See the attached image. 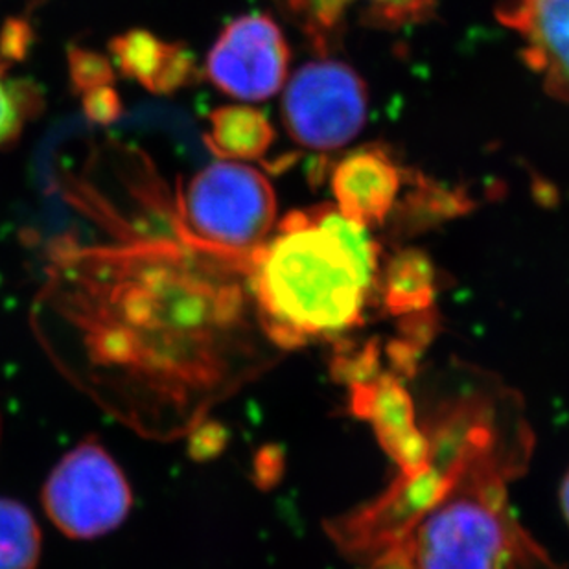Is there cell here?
Returning a JSON list of instances; mask_svg holds the SVG:
<instances>
[{"label":"cell","instance_id":"obj_13","mask_svg":"<svg viewBox=\"0 0 569 569\" xmlns=\"http://www.w3.org/2000/svg\"><path fill=\"white\" fill-rule=\"evenodd\" d=\"M386 299L395 312L425 307L433 293V269L419 251H402L387 266Z\"/></svg>","mask_w":569,"mask_h":569},{"label":"cell","instance_id":"obj_8","mask_svg":"<svg viewBox=\"0 0 569 569\" xmlns=\"http://www.w3.org/2000/svg\"><path fill=\"white\" fill-rule=\"evenodd\" d=\"M406 173L378 146L350 151L332 172V193L345 216L363 226H380L391 218Z\"/></svg>","mask_w":569,"mask_h":569},{"label":"cell","instance_id":"obj_15","mask_svg":"<svg viewBox=\"0 0 569 569\" xmlns=\"http://www.w3.org/2000/svg\"><path fill=\"white\" fill-rule=\"evenodd\" d=\"M437 0H356L361 19L372 27H409L428 19Z\"/></svg>","mask_w":569,"mask_h":569},{"label":"cell","instance_id":"obj_3","mask_svg":"<svg viewBox=\"0 0 569 569\" xmlns=\"http://www.w3.org/2000/svg\"><path fill=\"white\" fill-rule=\"evenodd\" d=\"M277 223V198L266 176L240 162H212L179 199V226L198 248L248 262Z\"/></svg>","mask_w":569,"mask_h":569},{"label":"cell","instance_id":"obj_18","mask_svg":"<svg viewBox=\"0 0 569 569\" xmlns=\"http://www.w3.org/2000/svg\"><path fill=\"white\" fill-rule=\"evenodd\" d=\"M83 106L89 119L100 124H109L119 119L120 100L111 83L109 86L92 87L86 91Z\"/></svg>","mask_w":569,"mask_h":569},{"label":"cell","instance_id":"obj_17","mask_svg":"<svg viewBox=\"0 0 569 569\" xmlns=\"http://www.w3.org/2000/svg\"><path fill=\"white\" fill-rule=\"evenodd\" d=\"M70 74L76 87L89 91L92 87L109 86L113 81V70L102 56L87 50H72Z\"/></svg>","mask_w":569,"mask_h":569},{"label":"cell","instance_id":"obj_19","mask_svg":"<svg viewBox=\"0 0 569 569\" xmlns=\"http://www.w3.org/2000/svg\"><path fill=\"white\" fill-rule=\"evenodd\" d=\"M227 442V433L216 422H204L193 431L189 441V453L196 461H209L218 456Z\"/></svg>","mask_w":569,"mask_h":569},{"label":"cell","instance_id":"obj_20","mask_svg":"<svg viewBox=\"0 0 569 569\" xmlns=\"http://www.w3.org/2000/svg\"><path fill=\"white\" fill-rule=\"evenodd\" d=\"M560 507H562V512H565V518L569 523V472L566 473V478L562 479V485H560Z\"/></svg>","mask_w":569,"mask_h":569},{"label":"cell","instance_id":"obj_6","mask_svg":"<svg viewBox=\"0 0 569 569\" xmlns=\"http://www.w3.org/2000/svg\"><path fill=\"white\" fill-rule=\"evenodd\" d=\"M290 49L268 16L251 13L227 24L207 56V76L220 91L246 102L274 97L284 86Z\"/></svg>","mask_w":569,"mask_h":569},{"label":"cell","instance_id":"obj_5","mask_svg":"<svg viewBox=\"0 0 569 569\" xmlns=\"http://www.w3.org/2000/svg\"><path fill=\"white\" fill-rule=\"evenodd\" d=\"M367 87L360 74L338 60L302 64L286 86L282 117L297 144L338 150L366 126Z\"/></svg>","mask_w":569,"mask_h":569},{"label":"cell","instance_id":"obj_12","mask_svg":"<svg viewBox=\"0 0 569 569\" xmlns=\"http://www.w3.org/2000/svg\"><path fill=\"white\" fill-rule=\"evenodd\" d=\"M41 559V531L32 512L19 501L0 498V569H36Z\"/></svg>","mask_w":569,"mask_h":569},{"label":"cell","instance_id":"obj_14","mask_svg":"<svg viewBox=\"0 0 569 569\" xmlns=\"http://www.w3.org/2000/svg\"><path fill=\"white\" fill-rule=\"evenodd\" d=\"M282 4L317 50H330L356 0H282Z\"/></svg>","mask_w":569,"mask_h":569},{"label":"cell","instance_id":"obj_7","mask_svg":"<svg viewBox=\"0 0 569 569\" xmlns=\"http://www.w3.org/2000/svg\"><path fill=\"white\" fill-rule=\"evenodd\" d=\"M498 19L520 39L543 89L569 103V0H501Z\"/></svg>","mask_w":569,"mask_h":569},{"label":"cell","instance_id":"obj_9","mask_svg":"<svg viewBox=\"0 0 569 569\" xmlns=\"http://www.w3.org/2000/svg\"><path fill=\"white\" fill-rule=\"evenodd\" d=\"M355 409L369 420L381 446L391 453L402 473L417 472L430 457V439L415 420L408 391L395 378L381 377L355 386Z\"/></svg>","mask_w":569,"mask_h":569},{"label":"cell","instance_id":"obj_1","mask_svg":"<svg viewBox=\"0 0 569 569\" xmlns=\"http://www.w3.org/2000/svg\"><path fill=\"white\" fill-rule=\"evenodd\" d=\"M529 441L523 426L512 433L501 426L408 532L361 569H557L507 500Z\"/></svg>","mask_w":569,"mask_h":569},{"label":"cell","instance_id":"obj_4","mask_svg":"<svg viewBox=\"0 0 569 569\" xmlns=\"http://www.w3.org/2000/svg\"><path fill=\"white\" fill-rule=\"evenodd\" d=\"M43 507L50 521L74 540L114 531L128 518L133 496L124 472L94 439L67 451L47 478Z\"/></svg>","mask_w":569,"mask_h":569},{"label":"cell","instance_id":"obj_2","mask_svg":"<svg viewBox=\"0 0 569 569\" xmlns=\"http://www.w3.org/2000/svg\"><path fill=\"white\" fill-rule=\"evenodd\" d=\"M248 269L263 330L284 349L358 327L380 280L312 209L286 216Z\"/></svg>","mask_w":569,"mask_h":569},{"label":"cell","instance_id":"obj_11","mask_svg":"<svg viewBox=\"0 0 569 569\" xmlns=\"http://www.w3.org/2000/svg\"><path fill=\"white\" fill-rule=\"evenodd\" d=\"M207 146L221 159H260L271 148L273 126L249 106H223L210 114Z\"/></svg>","mask_w":569,"mask_h":569},{"label":"cell","instance_id":"obj_16","mask_svg":"<svg viewBox=\"0 0 569 569\" xmlns=\"http://www.w3.org/2000/svg\"><path fill=\"white\" fill-rule=\"evenodd\" d=\"M27 120V102L13 81L6 80L0 69V146L8 144L21 133Z\"/></svg>","mask_w":569,"mask_h":569},{"label":"cell","instance_id":"obj_10","mask_svg":"<svg viewBox=\"0 0 569 569\" xmlns=\"http://www.w3.org/2000/svg\"><path fill=\"white\" fill-rule=\"evenodd\" d=\"M114 61L129 78L153 92H172L187 86L193 58L181 44L167 43L146 30H131L111 43Z\"/></svg>","mask_w":569,"mask_h":569}]
</instances>
